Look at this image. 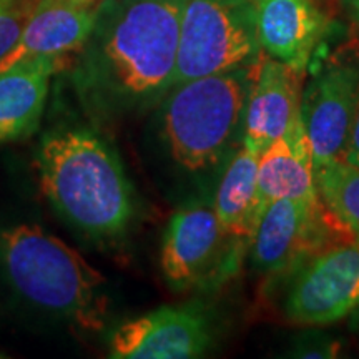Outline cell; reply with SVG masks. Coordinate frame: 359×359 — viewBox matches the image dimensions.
Here are the masks:
<instances>
[{
    "instance_id": "1",
    "label": "cell",
    "mask_w": 359,
    "mask_h": 359,
    "mask_svg": "<svg viewBox=\"0 0 359 359\" xmlns=\"http://www.w3.org/2000/svg\"><path fill=\"white\" fill-rule=\"evenodd\" d=\"M187 0H103L72 83L85 110L116 118L163 100L177 69Z\"/></svg>"
},
{
    "instance_id": "2",
    "label": "cell",
    "mask_w": 359,
    "mask_h": 359,
    "mask_svg": "<svg viewBox=\"0 0 359 359\" xmlns=\"http://www.w3.org/2000/svg\"><path fill=\"white\" fill-rule=\"evenodd\" d=\"M40 190L74 230L90 240L123 236L135 217L133 187L115 148L93 130H50L35 151Z\"/></svg>"
},
{
    "instance_id": "3",
    "label": "cell",
    "mask_w": 359,
    "mask_h": 359,
    "mask_svg": "<svg viewBox=\"0 0 359 359\" xmlns=\"http://www.w3.org/2000/svg\"><path fill=\"white\" fill-rule=\"evenodd\" d=\"M0 273L24 302L79 330L107 325V280L77 250L34 223L0 228Z\"/></svg>"
},
{
    "instance_id": "4",
    "label": "cell",
    "mask_w": 359,
    "mask_h": 359,
    "mask_svg": "<svg viewBox=\"0 0 359 359\" xmlns=\"http://www.w3.org/2000/svg\"><path fill=\"white\" fill-rule=\"evenodd\" d=\"M251 87L250 69L241 67L168 90L160 109V137L178 168L203 173L222 163L245 123Z\"/></svg>"
},
{
    "instance_id": "5",
    "label": "cell",
    "mask_w": 359,
    "mask_h": 359,
    "mask_svg": "<svg viewBox=\"0 0 359 359\" xmlns=\"http://www.w3.org/2000/svg\"><path fill=\"white\" fill-rule=\"evenodd\" d=\"M259 52L255 0H187L172 87L251 65Z\"/></svg>"
},
{
    "instance_id": "6",
    "label": "cell",
    "mask_w": 359,
    "mask_h": 359,
    "mask_svg": "<svg viewBox=\"0 0 359 359\" xmlns=\"http://www.w3.org/2000/svg\"><path fill=\"white\" fill-rule=\"evenodd\" d=\"M236 241L219 226L212 201L193 198L172 215L163 233L160 264L177 293L212 288L233 271Z\"/></svg>"
},
{
    "instance_id": "7",
    "label": "cell",
    "mask_w": 359,
    "mask_h": 359,
    "mask_svg": "<svg viewBox=\"0 0 359 359\" xmlns=\"http://www.w3.org/2000/svg\"><path fill=\"white\" fill-rule=\"evenodd\" d=\"M346 231L348 228L321 198L275 200L263 210L255 224L250 240L251 263L259 273L278 275L326 248L331 233L344 235Z\"/></svg>"
},
{
    "instance_id": "8",
    "label": "cell",
    "mask_w": 359,
    "mask_h": 359,
    "mask_svg": "<svg viewBox=\"0 0 359 359\" xmlns=\"http://www.w3.org/2000/svg\"><path fill=\"white\" fill-rule=\"evenodd\" d=\"M359 308V243L343 241L313 255L296 273L286 296L290 321L304 326L336 323Z\"/></svg>"
},
{
    "instance_id": "9",
    "label": "cell",
    "mask_w": 359,
    "mask_h": 359,
    "mask_svg": "<svg viewBox=\"0 0 359 359\" xmlns=\"http://www.w3.org/2000/svg\"><path fill=\"white\" fill-rule=\"evenodd\" d=\"M213 343L208 314L200 304L161 306L116 326L111 359H193Z\"/></svg>"
},
{
    "instance_id": "10",
    "label": "cell",
    "mask_w": 359,
    "mask_h": 359,
    "mask_svg": "<svg viewBox=\"0 0 359 359\" xmlns=\"http://www.w3.org/2000/svg\"><path fill=\"white\" fill-rule=\"evenodd\" d=\"M359 102V69L333 65L318 74L302 95V118L314 168L344 160Z\"/></svg>"
},
{
    "instance_id": "11",
    "label": "cell",
    "mask_w": 359,
    "mask_h": 359,
    "mask_svg": "<svg viewBox=\"0 0 359 359\" xmlns=\"http://www.w3.org/2000/svg\"><path fill=\"white\" fill-rule=\"evenodd\" d=\"M302 74L280 60H263L250 90L243 145L262 155L302 116Z\"/></svg>"
},
{
    "instance_id": "12",
    "label": "cell",
    "mask_w": 359,
    "mask_h": 359,
    "mask_svg": "<svg viewBox=\"0 0 359 359\" xmlns=\"http://www.w3.org/2000/svg\"><path fill=\"white\" fill-rule=\"evenodd\" d=\"M259 47L303 72L326 30L325 15L311 0H255Z\"/></svg>"
},
{
    "instance_id": "13",
    "label": "cell",
    "mask_w": 359,
    "mask_h": 359,
    "mask_svg": "<svg viewBox=\"0 0 359 359\" xmlns=\"http://www.w3.org/2000/svg\"><path fill=\"white\" fill-rule=\"evenodd\" d=\"M97 7H80L40 0L24 27L19 42L0 60V72L27 60L65 57L79 52L97 19Z\"/></svg>"
},
{
    "instance_id": "14",
    "label": "cell",
    "mask_w": 359,
    "mask_h": 359,
    "mask_svg": "<svg viewBox=\"0 0 359 359\" xmlns=\"http://www.w3.org/2000/svg\"><path fill=\"white\" fill-rule=\"evenodd\" d=\"M257 196V222L263 210L275 200H320L314 180L311 145L302 116L288 132L259 155Z\"/></svg>"
},
{
    "instance_id": "15",
    "label": "cell",
    "mask_w": 359,
    "mask_h": 359,
    "mask_svg": "<svg viewBox=\"0 0 359 359\" xmlns=\"http://www.w3.org/2000/svg\"><path fill=\"white\" fill-rule=\"evenodd\" d=\"M64 70V57L27 60L0 72V145L37 132L50 80Z\"/></svg>"
},
{
    "instance_id": "16",
    "label": "cell",
    "mask_w": 359,
    "mask_h": 359,
    "mask_svg": "<svg viewBox=\"0 0 359 359\" xmlns=\"http://www.w3.org/2000/svg\"><path fill=\"white\" fill-rule=\"evenodd\" d=\"M259 154L246 145L231 156L213 198L222 230L238 245L250 243L257 223Z\"/></svg>"
},
{
    "instance_id": "17",
    "label": "cell",
    "mask_w": 359,
    "mask_h": 359,
    "mask_svg": "<svg viewBox=\"0 0 359 359\" xmlns=\"http://www.w3.org/2000/svg\"><path fill=\"white\" fill-rule=\"evenodd\" d=\"M314 180L323 203L359 243V168L344 160L314 168Z\"/></svg>"
},
{
    "instance_id": "18",
    "label": "cell",
    "mask_w": 359,
    "mask_h": 359,
    "mask_svg": "<svg viewBox=\"0 0 359 359\" xmlns=\"http://www.w3.org/2000/svg\"><path fill=\"white\" fill-rule=\"evenodd\" d=\"M34 8L32 0H0V60L19 42Z\"/></svg>"
},
{
    "instance_id": "19",
    "label": "cell",
    "mask_w": 359,
    "mask_h": 359,
    "mask_svg": "<svg viewBox=\"0 0 359 359\" xmlns=\"http://www.w3.org/2000/svg\"><path fill=\"white\" fill-rule=\"evenodd\" d=\"M341 351L338 341L326 336H304L293 349L294 358H336Z\"/></svg>"
},
{
    "instance_id": "20",
    "label": "cell",
    "mask_w": 359,
    "mask_h": 359,
    "mask_svg": "<svg viewBox=\"0 0 359 359\" xmlns=\"http://www.w3.org/2000/svg\"><path fill=\"white\" fill-rule=\"evenodd\" d=\"M344 161L349 165H353V167L359 168V102H358L356 114H354L351 132H349L346 154H344Z\"/></svg>"
},
{
    "instance_id": "21",
    "label": "cell",
    "mask_w": 359,
    "mask_h": 359,
    "mask_svg": "<svg viewBox=\"0 0 359 359\" xmlns=\"http://www.w3.org/2000/svg\"><path fill=\"white\" fill-rule=\"evenodd\" d=\"M343 6L351 20L359 27V0H343Z\"/></svg>"
},
{
    "instance_id": "22",
    "label": "cell",
    "mask_w": 359,
    "mask_h": 359,
    "mask_svg": "<svg viewBox=\"0 0 359 359\" xmlns=\"http://www.w3.org/2000/svg\"><path fill=\"white\" fill-rule=\"evenodd\" d=\"M34 6L40 0H32ZM55 2H65V4H72V6H80V7H97L100 6L103 0H55Z\"/></svg>"
},
{
    "instance_id": "23",
    "label": "cell",
    "mask_w": 359,
    "mask_h": 359,
    "mask_svg": "<svg viewBox=\"0 0 359 359\" xmlns=\"http://www.w3.org/2000/svg\"><path fill=\"white\" fill-rule=\"evenodd\" d=\"M0 358H4V356H2V354H0Z\"/></svg>"
}]
</instances>
